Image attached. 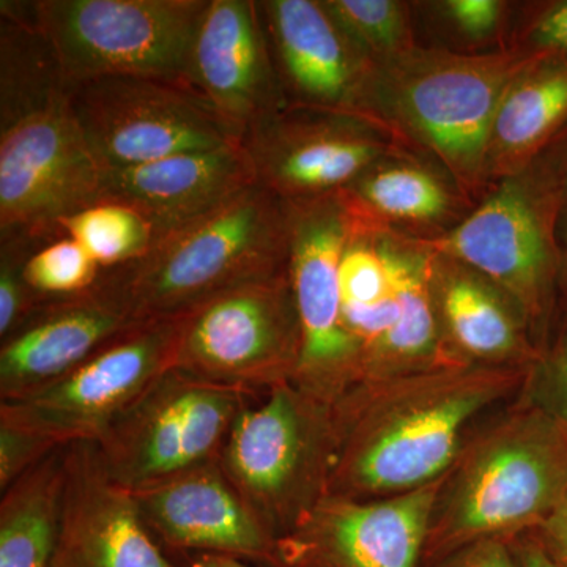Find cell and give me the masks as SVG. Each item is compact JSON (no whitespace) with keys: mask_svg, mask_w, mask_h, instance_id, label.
I'll use <instances>...</instances> for the list:
<instances>
[{"mask_svg":"<svg viewBox=\"0 0 567 567\" xmlns=\"http://www.w3.org/2000/svg\"><path fill=\"white\" fill-rule=\"evenodd\" d=\"M429 567H520L511 540L502 537L475 540L451 551Z\"/></svg>","mask_w":567,"mask_h":567,"instance_id":"obj_37","label":"cell"},{"mask_svg":"<svg viewBox=\"0 0 567 567\" xmlns=\"http://www.w3.org/2000/svg\"><path fill=\"white\" fill-rule=\"evenodd\" d=\"M182 323L183 316L130 324L58 382L0 402V421L59 446L99 442L125 410L175 368Z\"/></svg>","mask_w":567,"mask_h":567,"instance_id":"obj_10","label":"cell"},{"mask_svg":"<svg viewBox=\"0 0 567 567\" xmlns=\"http://www.w3.org/2000/svg\"><path fill=\"white\" fill-rule=\"evenodd\" d=\"M338 197L352 221L415 238L446 233L475 208L439 164L404 145L368 167Z\"/></svg>","mask_w":567,"mask_h":567,"instance_id":"obj_23","label":"cell"},{"mask_svg":"<svg viewBox=\"0 0 567 567\" xmlns=\"http://www.w3.org/2000/svg\"><path fill=\"white\" fill-rule=\"evenodd\" d=\"M69 96L61 58L33 2H0V132Z\"/></svg>","mask_w":567,"mask_h":567,"instance_id":"obj_26","label":"cell"},{"mask_svg":"<svg viewBox=\"0 0 567 567\" xmlns=\"http://www.w3.org/2000/svg\"><path fill=\"white\" fill-rule=\"evenodd\" d=\"M63 235L82 245L102 271L141 259L155 244V227L130 205L104 200L61 223Z\"/></svg>","mask_w":567,"mask_h":567,"instance_id":"obj_29","label":"cell"},{"mask_svg":"<svg viewBox=\"0 0 567 567\" xmlns=\"http://www.w3.org/2000/svg\"><path fill=\"white\" fill-rule=\"evenodd\" d=\"M528 369L446 364L350 388L333 404L328 495L385 498L442 480L470 425L525 385Z\"/></svg>","mask_w":567,"mask_h":567,"instance_id":"obj_1","label":"cell"},{"mask_svg":"<svg viewBox=\"0 0 567 567\" xmlns=\"http://www.w3.org/2000/svg\"><path fill=\"white\" fill-rule=\"evenodd\" d=\"M210 0H35L69 85L107 76L186 81Z\"/></svg>","mask_w":567,"mask_h":567,"instance_id":"obj_7","label":"cell"},{"mask_svg":"<svg viewBox=\"0 0 567 567\" xmlns=\"http://www.w3.org/2000/svg\"><path fill=\"white\" fill-rule=\"evenodd\" d=\"M100 275L102 268L91 254L69 235L39 246L25 267L29 286L41 300L87 292Z\"/></svg>","mask_w":567,"mask_h":567,"instance_id":"obj_31","label":"cell"},{"mask_svg":"<svg viewBox=\"0 0 567 567\" xmlns=\"http://www.w3.org/2000/svg\"><path fill=\"white\" fill-rule=\"evenodd\" d=\"M447 28L468 43L498 40L505 31L509 3L502 0H445L435 3Z\"/></svg>","mask_w":567,"mask_h":567,"instance_id":"obj_34","label":"cell"},{"mask_svg":"<svg viewBox=\"0 0 567 567\" xmlns=\"http://www.w3.org/2000/svg\"><path fill=\"white\" fill-rule=\"evenodd\" d=\"M535 535L551 558L567 567V496L540 527L535 529Z\"/></svg>","mask_w":567,"mask_h":567,"instance_id":"obj_38","label":"cell"},{"mask_svg":"<svg viewBox=\"0 0 567 567\" xmlns=\"http://www.w3.org/2000/svg\"><path fill=\"white\" fill-rule=\"evenodd\" d=\"M69 104L104 171L241 144L221 115L186 81L96 78L69 85Z\"/></svg>","mask_w":567,"mask_h":567,"instance_id":"obj_9","label":"cell"},{"mask_svg":"<svg viewBox=\"0 0 567 567\" xmlns=\"http://www.w3.org/2000/svg\"><path fill=\"white\" fill-rule=\"evenodd\" d=\"M537 55L514 48L462 52L416 44L372 63L354 112L439 164L473 204L491 189L488 141L499 103Z\"/></svg>","mask_w":567,"mask_h":567,"instance_id":"obj_2","label":"cell"},{"mask_svg":"<svg viewBox=\"0 0 567 567\" xmlns=\"http://www.w3.org/2000/svg\"><path fill=\"white\" fill-rule=\"evenodd\" d=\"M173 559L178 567H265L241 561L237 558L207 554L181 555V557H174Z\"/></svg>","mask_w":567,"mask_h":567,"instance_id":"obj_40","label":"cell"},{"mask_svg":"<svg viewBox=\"0 0 567 567\" xmlns=\"http://www.w3.org/2000/svg\"><path fill=\"white\" fill-rule=\"evenodd\" d=\"M566 244H567V237H566Z\"/></svg>","mask_w":567,"mask_h":567,"instance_id":"obj_41","label":"cell"},{"mask_svg":"<svg viewBox=\"0 0 567 567\" xmlns=\"http://www.w3.org/2000/svg\"><path fill=\"white\" fill-rule=\"evenodd\" d=\"M567 121V59L539 54L511 82L492 126L488 185L524 173Z\"/></svg>","mask_w":567,"mask_h":567,"instance_id":"obj_25","label":"cell"},{"mask_svg":"<svg viewBox=\"0 0 567 567\" xmlns=\"http://www.w3.org/2000/svg\"><path fill=\"white\" fill-rule=\"evenodd\" d=\"M507 48L567 59V0L546 3L522 21Z\"/></svg>","mask_w":567,"mask_h":567,"instance_id":"obj_35","label":"cell"},{"mask_svg":"<svg viewBox=\"0 0 567 567\" xmlns=\"http://www.w3.org/2000/svg\"><path fill=\"white\" fill-rule=\"evenodd\" d=\"M372 230L393 281L398 319L365 360L360 383L461 364L451 361L443 342L432 290L431 249L409 235Z\"/></svg>","mask_w":567,"mask_h":567,"instance_id":"obj_24","label":"cell"},{"mask_svg":"<svg viewBox=\"0 0 567 567\" xmlns=\"http://www.w3.org/2000/svg\"><path fill=\"white\" fill-rule=\"evenodd\" d=\"M339 295L342 324L360 347L364 368L369 354L394 327L398 301L374 230L354 221L339 260Z\"/></svg>","mask_w":567,"mask_h":567,"instance_id":"obj_28","label":"cell"},{"mask_svg":"<svg viewBox=\"0 0 567 567\" xmlns=\"http://www.w3.org/2000/svg\"><path fill=\"white\" fill-rule=\"evenodd\" d=\"M241 145L256 182L297 204L338 196L401 144L358 112L286 106L249 130Z\"/></svg>","mask_w":567,"mask_h":567,"instance_id":"obj_14","label":"cell"},{"mask_svg":"<svg viewBox=\"0 0 567 567\" xmlns=\"http://www.w3.org/2000/svg\"><path fill=\"white\" fill-rule=\"evenodd\" d=\"M290 216L289 276L301 324V357L295 385L334 404L363 372L360 347L341 317L339 260L352 221L338 196L287 204Z\"/></svg>","mask_w":567,"mask_h":567,"instance_id":"obj_13","label":"cell"},{"mask_svg":"<svg viewBox=\"0 0 567 567\" xmlns=\"http://www.w3.org/2000/svg\"><path fill=\"white\" fill-rule=\"evenodd\" d=\"M300 357V317L287 267L183 315L175 369L259 398L293 382Z\"/></svg>","mask_w":567,"mask_h":567,"instance_id":"obj_6","label":"cell"},{"mask_svg":"<svg viewBox=\"0 0 567 567\" xmlns=\"http://www.w3.org/2000/svg\"><path fill=\"white\" fill-rule=\"evenodd\" d=\"M186 82L244 140L246 133L289 106L256 0H210L192 52Z\"/></svg>","mask_w":567,"mask_h":567,"instance_id":"obj_17","label":"cell"},{"mask_svg":"<svg viewBox=\"0 0 567 567\" xmlns=\"http://www.w3.org/2000/svg\"><path fill=\"white\" fill-rule=\"evenodd\" d=\"M58 447L35 432L0 421V492L7 491Z\"/></svg>","mask_w":567,"mask_h":567,"instance_id":"obj_36","label":"cell"},{"mask_svg":"<svg viewBox=\"0 0 567 567\" xmlns=\"http://www.w3.org/2000/svg\"><path fill=\"white\" fill-rule=\"evenodd\" d=\"M260 9L287 104L354 112L372 63L323 0H264Z\"/></svg>","mask_w":567,"mask_h":567,"instance_id":"obj_19","label":"cell"},{"mask_svg":"<svg viewBox=\"0 0 567 567\" xmlns=\"http://www.w3.org/2000/svg\"><path fill=\"white\" fill-rule=\"evenodd\" d=\"M334 454L333 404L290 382L244 406L219 464L279 540L328 495Z\"/></svg>","mask_w":567,"mask_h":567,"instance_id":"obj_5","label":"cell"},{"mask_svg":"<svg viewBox=\"0 0 567 567\" xmlns=\"http://www.w3.org/2000/svg\"><path fill=\"white\" fill-rule=\"evenodd\" d=\"M133 323L99 284L84 293L41 301L0 339V402L58 382Z\"/></svg>","mask_w":567,"mask_h":567,"instance_id":"obj_20","label":"cell"},{"mask_svg":"<svg viewBox=\"0 0 567 567\" xmlns=\"http://www.w3.org/2000/svg\"><path fill=\"white\" fill-rule=\"evenodd\" d=\"M289 205L259 183L173 233L100 287L133 322L167 319L289 267Z\"/></svg>","mask_w":567,"mask_h":567,"instance_id":"obj_3","label":"cell"},{"mask_svg":"<svg viewBox=\"0 0 567 567\" xmlns=\"http://www.w3.org/2000/svg\"><path fill=\"white\" fill-rule=\"evenodd\" d=\"M520 567H563L551 558L546 547L537 539L535 532L525 533L511 539Z\"/></svg>","mask_w":567,"mask_h":567,"instance_id":"obj_39","label":"cell"},{"mask_svg":"<svg viewBox=\"0 0 567 567\" xmlns=\"http://www.w3.org/2000/svg\"><path fill=\"white\" fill-rule=\"evenodd\" d=\"M431 278L453 363L527 369L539 358L524 311L494 282L432 249Z\"/></svg>","mask_w":567,"mask_h":567,"instance_id":"obj_22","label":"cell"},{"mask_svg":"<svg viewBox=\"0 0 567 567\" xmlns=\"http://www.w3.org/2000/svg\"><path fill=\"white\" fill-rule=\"evenodd\" d=\"M567 496V431L524 402L464 447L436 502L423 567L466 544L535 532Z\"/></svg>","mask_w":567,"mask_h":567,"instance_id":"obj_4","label":"cell"},{"mask_svg":"<svg viewBox=\"0 0 567 567\" xmlns=\"http://www.w3.org/2000/svg\"><path fill=\"white\" fill-rule=\"evenodd\" d=\"M447 475L385 498L324 496L279 539L278 567H423Z\"/></svg>","mask_w":567,"mask_h":567,"instance_id":"obj_15","label":"cell"},{"mask_svg":"<svg viewBox=\"0 0 567 567\" xmlns=\"http://www.w3.org/2000/svg\"><path fill=\"white\" fill-rule=\"evenodd\" d=\"M254 183L249 156L244 145L235 144L104 171L102 203L130 205L152 223L159 238L215 210Z\"/></svg>","mask_w":567,"mask_h":567,"instance_id":"obj_21","label":"cell"},{"mask_svg":"<svg viewBox=\"0 0 567 567\" xmlns=\"http://www.w3.org/2000/svg\"><path fill=\"white\" fill-rule=\"evenodd\" d=\"M354 47L371 63H382L416 47L412 6L398 0H323Z\"/></svg>","mask_w":567,"mask_h":567,"instance_id":"obj_30","label":"cell"},{"mask_svg":"<svg viewBox=\"0 0 567 567\" xmlns=\"http://www.w3.org/2000/svg\"><path fill=\"white\" fill-rule=\"evenodd\" d=\"M51 567H178L145 524L136 496L104 473L91 442L69 447L65 507Z\"/></svg>","mask_w":567,"mask_h":567,"instance_id":"obj_18","label":"cell"},{"mask_svg":"<svg viewBox=\"0 0 567 567\" xmlns=\"http://www.w3.org/2000/svg\"><path fill=\"white\" fill-rule=\"evenodd\" d=\"M69 447L59 446L0 499V567H51L61 536Z\"/></svg>","mask_w":567,"mask_h":567,"instance_id":"obj_27","label":"cell"},{"mask_svg":"<svg viewBox=\"0 0 567 567\" xmlns=\"http://www.w3.org/2000/svg\"><path fill=\"white\" fill-rule=\"evenodd\" d=\"M103 178L69 96L0 132V238L63 237V219L102 203Z\"/></svg>","mask_w":567,"mask_h":567,"instance_id":"obj_11","label":"cell"},{"mask_svg":"<svg viewBox=\"0 0 567 567\" xmlns=\"http://www.w3.org/2000/svg\"><path fill=\"white\" fill-rule=\"evenodd\" d=\"M550 208L548 196L525 169L496 182L446 233L416 240L473 268L509 295L535 336L557 276Z\"/></svg>","mask_w":567,"mask_h":567,"instance_id":"obj_12","label":"cell"},{"mask_svg":"<svg viewBox=\"0 0 567 567\" xmlns=\"http://www.w3.org/2000/svg\"><path fill=\"white\" fill-rule=\"evenodd\" d=\"M251 399L173 368L93 443L100 464L115 484L136 494L218 461Z\"/></svg>","mask_w":567,"mask_h":567,"instance_id":"obj_8","label":"cell"},{"mask_svg":"<svg viewBox=\"0 0 567 567\" xmlns=\"http://www.w3.org/2000/svg\"><path fill=\"white\" fill-rule=\"evenodd\" d=\"M133 495L171 558L207 554L278 567L279 540L224 473L219 458Z\"/></svg>","mask_w":567,"mask_h":567,"instance_id":"obj_16","label":"cell"},{"mask_svg":"<svg viewBox=\"0 0 567 567\" xmlns=\"http://www.w3.org/2000/svg\"><path fill=\"white\" fill-rule=\"evenodd\" d=\"M41 245L43 241L20 235L0 238V339L7 338L43 301L25 278L29 259Z\"/></svg>","mask_w":567,"mask_h":567,"instance_id":"obj_32","label":"cell"},{"mask_svg":"<svg viewBox=\"0 0 567 567\" xmlns=\"http://www.w3.org/2000/svg\"><path fill=\"white\" fill-rule=\"evenodd\" d=\"M525 402L567 431V331L554 349L529 365Z\"/></svg>","mask_w":567,"mask_h":567,"instance_id":"obj_33","label":"cell"}]
</instances>
